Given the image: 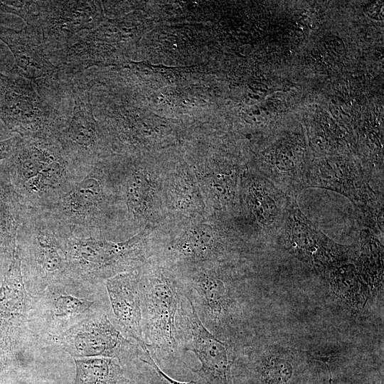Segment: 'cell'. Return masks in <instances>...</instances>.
<instances>
[{
	"label": "cell",
	"mask_w": 384,
	"mask_h": 384,
	"mask_svg": "<svg viewBox=\"0 0 384 384\" xmlns=\"http://www.w3.org/2000/svg\"><path fill=\"white\" fill-rule=\"evenodd\" d=\"M138 359L148 366V367L154 374V376L159 384H204L199 379L198 381L192 380L190 382H182L176 380L169 376L161 369L159 366L157 364L154 355L151 353L146 345L141 346V351L139 353Z\"/></svg>",
	"instance_id": "cell-25"
},
{
	"label": "cell",
	"mask_w": 384,
	"mask_h": 384,
	"mask_svg": "<svg viewBox=\"0 0 384 384\" xmlns=\"http://www.w3.org/2000/svg\"><path fill=\"white\" fill-rule=\"evenodd\" d=\"M0 95V119L23 139L56 138L71 108L61 109L41 96L34 84L14 66Z\"/></svg>",
	"instance_id": "cell-3"
},
{
	"label": "cell",
	"mask_w": 384,
	"mask_h": 384,
	"mask_svg": "<svg viewBox=\"0 0 384 384\" xmlns=\"http://www.w3.org/2000/svg\"><path fill=\"white\" fill-rule=\"evenodd\" d=\"M380 238L373 231L362 228L359 254L354 260L362 279L373 288L383 287V245Z\"/></svg>",
	"instance_id": "cell-19"
},
{
	"label": "cell",
	"mask_w": 384,
	"mask_h": 384,
	"mask_svg": "<svg viewBox=\"0 0 384 384\" xmlns=\"http://www.w3.org/2000/svg\"><path fill=\"white\" fill-rule=\"evenodd\" d=\"M327 189L347 198L357 214L383 213V192L376 191L363 161L343 157L325 158L310 163L305 188Z\"/></svg>",
	"instance_id": "cell-10"
},
{
	"label": "cell",
	"mask_w": 384,
	"mask_h": 384,
	"mask_svg": "<svg viewBox=\"0 0 384 384\" xmlns=\"http://www.w3.org/2000/svg\"><path fill=\"white\" fill-rule=\"evenodd\" d=\"M9 82V76L0 73V95L6 89Z\"/></svg>",
	"instance_id": "cell-28"
},
{
	"label": "cell",
	"mask_w": 384,
	"mask_h": 384,
	"mask_svg": "<svg viewBox=\"0 0 384 384\" xmlns=\"http://www.w3.org/2000/svg\"><path fill=\"white\" fill-rule=\"evenodd\" d=\"M102 5L98 1H34L35 26L47 51L65 49L78 33L98 26L104 18Z\"/></svg>",
	"instance_id": "cell-12"
},
{
	"label": "cell",
	"mask_w": 384,
	"mask_h": 384,
	"mask_svg": "<svg viewBox=\"0 0 384 384\" xmlns=\"http://www.w3.org/2000/svg\"><path fill=\"white\" fill-rule=\"evenodd\" d=\"M0 40L11 51L18 73L46 93L56 89L62 78L51 62L38 26L27 25L16 30L0 24Z\"/></svg>",
	"instance_id": "cell-14"
},
{
	"label": "cell",
	"mask_w": 384,
	"mask_h": 384,
	"mask_svg": "<svg viewBox=\"0 0 384 384\" xmlns=\"http://www.w3.org/2000/svg\"><path fill=\"white\" fill-rule=\"evenodd\" d=\"M242 198L261 237L277 242L287 210L297 198L287 196L258 172L245 178Z\"/></svg>",
	"instance_id": "cell-15"
},
{
	"label": "cell",
	"mask_w": 384,
	"mask_h": 384,
	"mask_svg": "<svg viewBox=\"0 0 384 384\" xmlns=\"http://www.w3.org/2000/svg\"><path fill=\"white\" fill-rule=\"evenodd\" d=\"M26 207L12 185L5 159L0 162V263L9 266Z\"/></svg>",
	"instance_id": "cell-18"
},
{
	"label": "cell",
	"mask_w": 384,
	"mask_h": 384,
	"mask_svg": "<svg viewBox=\"0 0 384 384\" xmlns=\"http://www.w3.org/2000/svg\"><path fill=\"white\" fill-rule=\"evenodd\" d=\"M0 11L16 15L27 25H35L34 1H0Z\"/></svg>",
	"instance_id": "cell-24"
},
{
	"label": "cell",
	"mask_w": 384,
	"mask_h": 384,
	"mask_svg": "<svg viewBox=\"0 0 384 384\" xmlns=\"http://www.w3.org/2000/svg\"><path fill=\"white\" fill-rule=\"evenodd\" d=\"M110 302L109 317L127 338L139 346L146 345L143 330L139 289V274L119 273L105 282Z\"/></svg>",
	"instance_id": "cell-17"
},
{
	"label": "cell",
	"mask_w": 384,
	"mask_h": 384,
	"mask_svg": "<svg viewBox=\"0 0 384 384\" xmlns=\"http://www.w3.org/2000/svg\"><path fill=\"white\" fill-rule=\"evenodd\" d=\"M131 169L122 179V191L129 213L134 219H139L144 215L147 207L149 184L139 169Z\"/></svg>",
	"instance_id": "cell-23"
},
{
	"label": "cell",
	"mask_w": 384,
	"mask_h": 384,
	"mask_svg": "<svg viewBox=\"0 0 384 384\" xmlns=\"http://www.w3.org/2000/svg\"><path fill=\"white\" fill-rule=\"evenodd\" d=\"M73 105L56 139L68 160L87 173L102 161L108 149L107 135L92 109L91 85L84 73L69 78Z\"/></svg>",
	"instance_id": "cell-6"
},
{
	"label": "cell",
	"mask_w": 384,
	"mask_h": 384,
	"mask_svg": "<svg viewBox=\"0 0 384 384\" xmlns=\"http://www.w3.org/2000/svg\"><path fill=\"white\" fill-rule=\"evenodd\" d=\"M5 161L12 185L25 197L51 180L68 159L55 138L21 137Z\"/></svg>",
	"instance_id": "cell-13"
},
{
	"label": "cell",
	"mask_w": 384,
	"mask_h": 384,
	"mask_svg": "<svg viewBox=\"0 0 384 384\" xmlns=\"http://www.w3.org/2000/svg\"><path fill=\"white\" fill-rule=\"evenodd\" d=\"M329 275L331 289L349 305L357 308L365 303L368 287L355 265L348 262L330 270Z\"/></svg>",
	"instance_id": "cell-22"
},
{
	"label": "cell",
	"mask_w": 384,
	"mask_h": 384,
	"mask_svg": "<svg viewBox=\"0 0 384 384\" xmlns=\"http://www.w3.org/2000/svg\"><path fill=\"white\" fill-rule=\"evenodd\" d=\"M14 135L0 119V142L9 139Z\"/></svg>",
	"instance_id": "cell-27"
},
{
	"label": "cell",
	"mask_w": 384,
	"mask_h": 384,
	"mask_svg": "<svg viewBox=\"0 0 384 384\" xmlns=\"http://www.w3.org/2000/svg\"><path fill=\"white\" fill-rule=\"evenodd\" d=\"M107 166L101 161L43 209L80 238H102L111 216Z\"/></svg>",
	"instance_id": "cell-4"
},
{
	"label": "cell",
	"mask_w": 384,
	"mask_h": 384,
	"mask_svg": "<svg viewBox=\"0 0 384 384\" xmlns=\"http://www.w3.org/2000/svg\"><path fill=\"white\" fill-rule=\"evenodd\" d=\"M290 254L320 274L355 260L353 246L339 244L325 235L300 210L297 199L292 201L278 238Z\"/></svg>",
	"instance_id": "cell-8"
},
{
	"label": "cell",
	"mask_w": 384,
	"mask_h": 384,
	"mask_svg": "<svg viewBox=\"0 0 384 384\" xmlns=\"http://www.w3.org/2000/svg\"><path fill=\"white\" fill-rule=\"evenodd\" d=\"M71 231L48 212L26 208L17 233L16 248L25 287L31 296L73 277L67 251Z\"/></svg>",
	"instance_id": "cell-1"
},
{
	"label": "cell",
	"mask_w": 384,
	"mask_h": 384,
	"mask_svg": "<svg viewBox=\"0 0 384 384\" xmlns=\"http://www.w3.org/2000/svg\"><path fill=\"white\" fill-rule=\"evenodd\" d=\"M47 343L59 346L74 358L107 357L121 365L138 358L141 346L126 337L112 322L109 313H97Z\"/></svg>",
	"instance_id": "cell-11"
},
{
	"label": "cell",
	"mask_w": 384,
	"mask_h": 384,
	"mask_svg": "<svg viewBox=\"0 0 384 384\" xmlns=\"http://www.w3.org/2000/svg\"><path fill=\"white\" fill-rule=\"evenodd\" d=\"M299 137L282 141L265 152L258 163V173L287 196L297 198L305 189L307 161Z\"/></svg>",
	"instance_id": "cell-16"
},
{
	"label": "cell",
	"mask_w": 384,
	"mask_h": 384,
	"mask_svg": "<svg viewBox=\"0 0 384 384\" xmlns=\"http://www.w3.org/2000/svg\"><path fill=\"white\" fill-rule=\"evenodd\" d=\"M142 330L145 343L155 358H174L179 353L176 316L183 297L176 279L163 270L139 275Z\"/></svg>",
	"instance_id": "cell-5"
},
{
	"label": "cell",
	"mask_w": 384,
	"mask_h": 384,
	"mask_svg": "<svg viewBox=\"0 0 384 384\" xmlns=\"http://www.w3.org/2000/svg\"><path fill=\"white\" fill-rule=\"evenodd\" d=\"M248 358L247 370L254 384H289L292 379L294 367L287 359L256 351Z\"/></svg>",
	"instance_id": "cell-21"
},
{
	"label": "cell",
	"mask_w": 384,
	"mask_h": 384,
	"mask_svg": "<svg viewBox=\"0 0 384 384\" xmlns=\"http://www.w3.org/2000/svg\"><path fill=\"white\" fill-rule=\"evenodd\" d=\"M74 360L75 384H131L121 363L115 358L88 357Z\"/></svg>",
	"instance_id": "cell-20"
},
{
	"label": "cell",
	"mask_w": 384,
	"mask_h": 384,
	"mask_svg": "<svg viewBox=\"0 0 384 384\" xmlns=\"http://www.w3.org/2000/svg\"><path fill=\"white\" fill-rule=\"evenodd\" d=\"M102 285L70 277L31 296L28 319L36 340L48 342L97 313L109 312Z\"/></svg>",
	"instance_id": "cell-2"
},
{
	"label": "cell",
	"mask_w": 384,
	"mask_h": 384,
	"mask_svg": "<svg viewBox=\"0 0 384 384\" xmlns=\"http://www.w3.org/2000/svg\"><path fill=\"white\" fill-rule=\"evenodd\" d=\"M71 275L95 284L119 273L137 270L144 259L142 235L114 242L103 238H80L71 231L67 242Z\"/></svg>",
	"instance_id": "cell-7"
},
{
	"label": "cell",
	"mask_w": 384,
	"mask_h": 384,
	"mask_svg": "<svg viewBox=\"0 0 384 384\" xmlns=\"http://www.w3.org/2000/svg\"><path fill=\"white\" fill-rule=\"evenodd\" d=\"M21 137L14 136L0 142V162L9 158L15 150Z\"/></svg>",
	"instance_id": "cell-26"
},
{
	"label": "cell",
	"mask_w": 384,
	"mask_h": 384,
	"mask_svg": "<svg viewBox=\"0 0 384 384\" xmlns=\"http://www.w3.org/2000/svg\"><path fill=\"white\" fill-rule=\"evenodd\" d=\"M175 323L179 347L192 351L201 363L200 368L193 370L198 378L204 384H233V346L217 338L203 326L191 302L184 296Z\"/></svg>",
	"instance_id": "cell-9"
}]
</instances>
